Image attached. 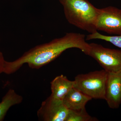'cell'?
I'll use <instances>...</instances> for the list:
<instances>
[{"label": "cell", "mask_w": 121, "mask_h": 121, "mask_svg": "<svg viewBox=\"0 0 121 121\" xmlns=\"http://www.w3.org/2000/svg\"><path fill=\"white\" fill-rule=\"evenodd\" d=\"M86 41V35L83 34L67 33L62 37L35 46L14 61H5L4 73H13L26 63L32 69H39L52 62L69 48H78L88 55L90 44Z\"/></svg>", "instance_id": "1"}, {"label": "cell", "mask_w": 121, "mask_h": 121, "mask_svg": "<svg viewBox=\"0 0 121 121\" xmlns=\"http://www.w3.org/2000/svg\"><path fill=\"white\" fill-rule=\"evenodd\" d=\"M69 23L90 34L97 31L96 22L99 9L87 0H59Z\"/></svg>", "instance_id": "2"}, {"label": "cell", "mask_w": 121, "mask_h": 121, "mask_svg": "<svg viewBox=\"0 0 121 121\" xmlns=\"http://www.w3.org/2000/svg\"><path fill=\"white\" fill-rule=\"evenodd\" d=\"M108 76L104 69L79 74L75 78L73 87L92 99H105Z\"/></svg>", "instance_id": "3"}, {"label": "cell", "mask_w": 121, "mask_h": 121, "mask_svg": "<svg viewBox=\"0 0 121 121\" xmlns=\"http://www.w3.org/2000/svg\"><path fill=\"white\" fill-rule=\"evenodd\" d=\"M88 56L98 62L107 72L121 71V50L104 47L100 44L91 43Z\"/></svg>", "instance_id": "4"}, {"label": "cell", "mask_w": 121, "mask_h": 121, "mask_svg": "<svg viewBox=\"0 0 121 121\" xmlns=\"http://www.w3.org/2000/svg\"><path fill=\"white\" fill-rule=\"evenodd\" d=\"M96 28L110 35H121V9L112 6L99 9Z\"/></svg>", "instance_id": "5"}, {"label": "cell", "mask_w": 121, "mask_h": 121, "mask_svg": "<svg viewBox=\"0 0 121 121\" xmlns=\"http://www.w3.org/2000/svg\"><path fill=\"white\" fill-rule=\"evenodd\" d=\"M69 111L62 101L55 99L50 95L43 102L37 114L41 121H66Z\"/></svg>", "instance_id": "6"}, {"label": "cell", "mask_w": 121, "mask_h": 121, "mask_svg": "<svg viewBox=\"0 0 121 121\" xmlns=\"http://www.w3.org/2000/svg\"><path fill=\"white\" fill-rule=\"evenodd\" d=\"M105 100L111 109H117L121 105V71L108 73Z\"/></svg>", "instance_id": "7"}, {"label": "cell", "mask_w": 121, "mask_h": 121, "mask_svg": "<svg viewBox=\"0 0 121 121\" xmlns=\"http://www.w3.org/2000/svg\"><path fill=\"white\" fill-rule=\"evenodd\" d=\"M91 99L89 96L73 87L65 95L62 101L68 109L75 110L85 108L87 103Z\"/></svg>", "instance_id": "8"}, {"label": "cell", "mask_w": 121, "mask_h": 121, "mask_svg": "<svg viewBox=\"0 0 121 121\" xmlns=\"http://www.w3.org/2000/svg\"><path fill=\"white\" fill-rule=\"evenodd\" d=\"M74 81L69 80L65 76H56L51 82L52 94L51 96L63 101L65 95L73 87Z\"/></svg>", "instance_id": "9"}, {"label": "cell", "mask_w": 121, "mask_h": 121, "mask_svg": "<svg viewBox=\"0 0 121 121\" xmlns=\"http://www.w3.org/2000/svg\"><path fill=\"white\" fill-rule=\"evenodd\" d=\"M23 97L16 93L15 91L10 89L2 98L0 103V121H3L9 109L23 101Z\"/></svg>", "instance_id": "10"}, {"label": "cell", "mask_w": 121, "mask_h": 121, "mask_svg": "<svg viewBox=\"0 0 121 121\" xmlns=\"http://www.w3.org/2000/svg\"><path fill=\"white\" fill-rule=\"evenodd\" d=\"M97 118L91 117L84 108L75 110H69L66 121H97Z\"/></svg>", "instance_id": "11"}, {"label": "cell", "mask_w": 121, "mask_h": 121, "mask_svg": "<svg viewBox=\"0 0 121 121\" xmlns=\"http://www.w3.org/2000/svg\"><path fill=\"white\" fill-rule=\"evenodd\" d=\"M94 39H99L109 42L113 45L121 49V35H119L107 36L102 35L97 31L91 33L86 36V40H89Z\"/></svg>", "instance_id": "12"}, {"label": "cell", "mask_w": 121, "mask_h": 121, "mask_svg": "<svg viewBox=\"0 0 121 121\" xmlns=\"http://www.w3.org/2000/svg\"><path fill=\"white\" fill-rule=\"evenodd\" d=\"M5 61L2 52L0 51V74L4 72Z\"/></svg>", "instance_id": "13"}]
</instances>
